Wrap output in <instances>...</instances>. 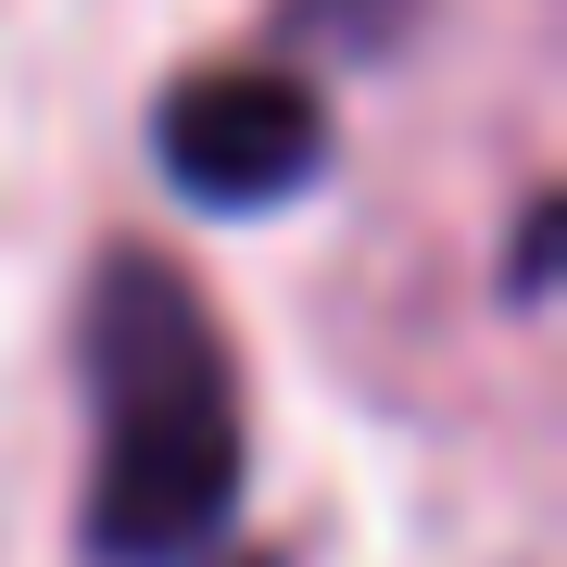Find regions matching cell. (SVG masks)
<instances>
[{
  "mask_svg": "<svg viewBox=\"0 0 567 567\" xmlns=\"http://www.w3.org/2000/svg\"><path fill=\"white\" fill-rule=\"evenodd\" d=\"M89 391H102V454H89V555L102 567H189L240 517V379L203 316V290L164 252H102L89 290Z\"/></svg>",
  "mask_w": 567,
  "mask_h": 567,
  "instance_id": "1",
  "label": "cell"
},
{
  "mask_svg": "<svg viewBox=\"0 0 567 567\" xmlns=\"http://www.w3.org/2000/svg\"><path fill=\"white\" fill-rule=\"evenodd\" d=\"M152 164L203 215H265V203H290V189L328 177V102L290 63H203V76L164 89Z\"/></svg>",
  "mask_w": 567,
  "mask_h": 567,
  "instance_id": "2",
  "label": "cell"
},
{
  "mask_svg": "<svg viewBox=\"0 0 567 567\" xmlns=\"http://www.w3.org/2000/svg\"><path fill=\"white\" fill-rule=\"evenodd\" d=\"M555 227H567V203H555V189H529V203H517V265H505V303H543V290H555Z\"/></svg>",
  "mask_w": 567,
  "mask_h": 567,
  "instance_id": "3",
  "label": "cell"
},
{
  "mask_svg": "<svg viewBox=\"0 0 567 567\" xmlns=\"http://www.w3.org/2000/svg\"><path fill=\"white\" fill-rule=\"evenodd\" d=\"M416 0H290V25H303V39H341V51H365V39H391V25H404Z\"/></svg>",
  "mask_w": 567,
  "mask_h": 567,
  "instance_id": "4",
  "label": "cell"
}]
</instances>
